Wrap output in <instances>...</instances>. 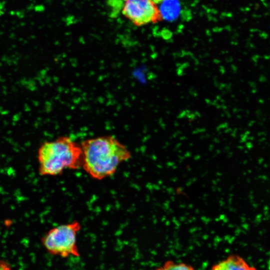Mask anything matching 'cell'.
<instances>
[{
  "instance_id": "obj_7",
  "label": "cell",
  "mask_w": 270,
  "mask_h": 270,
  "mask_svg": "<svg viewBox=\"0 0 270 270\" xmlns=\"http://www.w3.org/2000/svg\"><path fill=\"white\" fill-rule=\"evenodd\" d=\"M166 270H195L190 265L185 263H176L172 260H168L162 266Z\"/></svg>"
},
{
  "instance_id": "obj_8",
  "label": "cell",
  "mask_w": 270,
  "mask_h": 270,
  "mask_svg": "<svg viewBox=\"0 0 270 270\" xmlns=\"http://www.w3.org/2000/svg\"><path fill=\"white\" fill-rule=\"evenodd\" d=\"M0 270H11V267L8 262L0 260Z\"/></svg>"
},
{
  "instance_id": "obj_1",
  "label": "cell",
  "mask_w": 270,
  "mask_h": 270,
  "mask_svg": "<svg viewBox=\"0 0 270 270\" xmlns=\"http://www.w3.org/2000/svg\"><path fill=\"white\" fill-rule=\"evenodd\" d=\"M82 168L93 179L100 180L114 175L118 167L131 158L128 148L112 136L83 140Z\"/></svg>"
},
{
  "instance_id": "obj_9",
  "label": "cell",
  "mask_w": 270,
  "mask_h": 270,
  "mask_svg": "<svg viewBox=\"0 0 270 270\" xmlns=\"http://www.w3.org/2000/svg\"><path fill=\"white\" fill-rule=\"evenodd\" d=\"M150 0L155 4H158L162 3L164 0Z\"/></svg>"
},
{
  "instance_id": "obj_6",
  "label": "cell",
  "mask_w": 270,
  "mask_h": 270,
  "mask_svg": "<svg viewBox=\"0 0 270 270\" xmlns=\"http://www.w3.org/2000/svg\"><path fill=\"white\" fill-rule=\"evenodd\" d=\"M159 10L162 18L172 20L178 16L180 4L178 0H164L162 3Z\"/></svg>"
},
{
  "instance_id": "obj_5",
  "label": "cell",
  "mask_w": 270,
  "mask_h": 270,
  "mask_svg": "<svg viewBox=\"0 0 270 270\" xmlns=\"http://www.w3.org/2000/svg\"><path fill=\"white\" fill-rule=\"evenodd\" d=\"M211 270H258L250 266L242 257L231 254L226 258L214 265Z\"/></svg>"
},
{
  "instance_id": "obj_3",
  "label": "cell",
  "mask_w": 270,
  "mask_h": 270,
  "mask_svg": "<svg viewBox=\"0 0 270 270\" xmlns=\"http://www.w3.org/2000/svg\"><path fill=\"white\" fill-rule=\"evenodd\" d=\"M81 228L80 222L74 220L50 229L42 238V243L50 254L68 258L80 256L77 244L78 234Z\"/></svg>"
},
{
  "instance_id": "obj_2",
  "label": "cell",
  "mask_w": 270,
  "mask_h": 270,
  "mask_svg": "<svg viewBox=\"0 0 270 270\" xmlns=\"http://www.w3.org/2000/svg\"><path fill=\"white\" fill-rule=\"evenodd\" d=\"M37 158L38 171L42 176H58L65 170H78L82 166L81 145L68 136L42 142Z\"/></svg>"
},
{
  "instance_id": "obj_10",
  "label": "cell",
  "mask_w": 270,
  "mask_h": 270,
  "mask_svg": "<svg viewBox=\"0 0 270 270\" xmlns=\"http://www.w3.org/2000/svg\"><path fill=\"white\" fill-rule=\"evenodd\" d=\"M155 270H166L162 266L159 267Z\"/></svg>"
},
{
  "instance_id": "obj_4",
  "label": "cell",
  "mask_w": 270,
  "mask_h": 270,
  "mask_svg": "<svg viewBox=\"0 0 270 270\" xmlns=\"http://www.w3.org/2000/svg\"><path fill=\"white\" fill-rule=\"evenodd\" d=\"M122 12L138 26L156 22L162 19L159 9L150 0H124Z\"/></svg>"
}]
</instances>
